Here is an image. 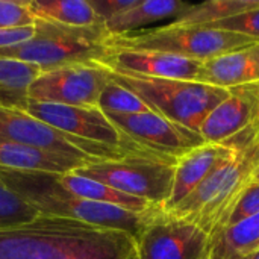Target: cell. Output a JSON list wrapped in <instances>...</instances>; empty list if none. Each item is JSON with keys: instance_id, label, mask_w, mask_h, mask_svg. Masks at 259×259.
Here are the masks:
<instances>
[{"instance_id": "cell-1", "label": "cell", "mask_w": 259, "mask_h": 259, "mask_svg": "<svg viewBox=\"0 0 259 259\" xmlns=\"http://www.w3.org/2000/svg\"><path fill=\"white\" fill-rule=\"evenodd\" d=\"M0 259H140L134 235L83 222L39 215L0 231Z\"/></svg>"}, {"instance_id": "cell-2", "label": "cell", "mask_w": 259, "mask_h": 259, "mask_svg": "<svg viewBox=\"0 0 259 259\" xmlns=\"http://www.w3.org/2000/svg\"><path fill=\"white\" fill-rule=\"evenodd\" d=\"M56 173L18 171L0 168V179L35 206L41 215L64 217L88 225L117 229L137 240L159 209L134 212L115 205L102 203L71 194L56 181Z\"/></svg>"}, {"instance_id": "cell-3", "label": "cell", "mask_w": 259, "mask_h": 259, "mask_svg": "<svg viewBox=\"0 0 259 259\" xmlns=\"http://www.w3.org/2000/svg\"><path fill=\"white\" fill-rule=\"evenodd\" d=\"M259 167V140L223 162L196 191L165 212L199 226L212 240L222 234ZM164 212V211H162Z\"/></svg>"}, {"instance_id": "cell-4", "label": "cell", "mask_w": 259, "mask_h": 259, "mask_svg": "<svg viewBox=\"0 0 259 259\" xmlns=\"http://www.w3.org/2000/svg\"><path fill=\"white\" fill-rule=\"evenodd\" d=\"M109 33L102 26L74 27L35 20V35L21 44L2 49L0 58L33 64L49 71L74 64L100 62L109 53Z\"/></svg>"}, {"instance_id": "cell-5", "label": "cell", "mask_w": 259, "mask_h": 259, "mask_svg": "<svg viewBox=\"0 0 259 259\" xmlns=\"http://www.w3.org/2000/svg\"><path fill=\"white\" fill-rule=\"evenodd\" d=\"M108 73L115 83L137 94L153 112L196 132H199L208 114L229 94V88L202 82L149 77L109 68Z\"/></svg>"}, {"instance_id": "cell-6", "label": "cell", "mask_w": 259, "mask_h": 259, "mask_svg": "<svg viewBox=\"0 0 259 259\" xmlns=\"http://www.w3.org/2000/svg\"><path fill=\"white\" fill-rule=\"evenodd\" d=\"M255 41L258 39L237 32L171 21L164 26L108 36L106 46L112 50H152L205 62Z\"/></svg>"}, {"instance_id": "cell-7", "label": "cell", "mask_w": 259, "mask_h": 259, "mask_svg": "<svg viewBox=\"0 0 259 259\" xmlns=\"http://www.w3.org/2000/svg\"><path fill=\"white\" fill-rule=\"evenodd\" d=\"M175 165L176 161L167 158L126 156L118 161L93 162L73 173L102 182L162 209L171 194Z\"/></svg>"}, {"instance_id": "cell-8", "label": "cell", "mask_w": 259, "mask_h": 259, "mask_svg": "<svg viewBox=\"0 0 259 259\" xmlns=\"http://www.w3.org/2000/svg\"><path fill=\"white\" fill-rule=\"evenodd\" d=\"M0 138L79 159L87 164L99 161H118L126 156H143L64 134L29 115L26 111L14 108H0Z\"/></svg>"}, {"instance_id": "cell-9", "label": "cell", "mask_w": 259, "mask_h": 259, "mask_svg": "<svg viewBox=\"0 0 259 259\" xmlns=\"http://www.w3.org/2000/svg\"><path fill=\"white\" fill-rule=\"evenodd\" d=\"M26 112L39 121L77 138L105 144L117 149L127 150L135 155L143 156H159L132 141L118 127H115L109 118L99 108H80V106H65L55 103H39L29 100ZM171 159V158H167ZM178 161V159H175Z\"/></svg>"}, {"instance_id": "cell-10", "label": "cell", "mask_w": 259, "mask_h": 259, "mask_svg": "<svg viewBox=\"0 0 259 259\" xmlns=\"http://www.w3.org/2000/svg\"><path fill=\"white\" fill-rule=\"evenodd\" d=\"M109 82L108 68L99 62L74 64L41 71L27 90L29 100L65 106L99 108V99Z\"/></svg>"}, {"instance_id": "cell-11", "label": "cell", "mask_w": 259, "mask_h": 259, "mask_svg": "<svg viewBox=\"0 0 259 259\" xmlns=\"http://www.w3.org/2000/svg\"><path fill=\"white\" fill-rule=\"evenodd\" d=\"M109 121L138 146L171 159H179L205 141L199 132L171 121L156 112L109 114Z\"/></svg>"}, {"instance_id": "cell-12", "label": "cell", "mask_w": 259, "mask_h": 259, "mask_svg": "<svg viewBox=\"0 0 259 259\" xmlns=\"http://www.w3.org/2000/svg\"><path fill=\"white\" fill-rule=\"evenodd\" d=\"M140 259H200L211 238L199 226L159 209L138 237Z\"/></svg>"}, {"instance_id": "cell-13", "label": "cell", "mask_w": 259, "mask_h": 259, "mask_svg": "<svg viewBox=\"0 0 259 259\" xmlns=\"http://www.w3.org/2000/svg\"><path fill=\"white\" fill-rule=\"evenodd\" d=\"M259 118V83L229 88L202 123L199 134L205 143H223Z\"/></svg>"}, {"instance_id": "cell-14", "label": "cell", "mask_w": 259, "mask_h": 259, "mask_svg": "<svg viewBox=\"0 0 259 259\" xmlns=\"http://www.w3.org/2000/svg\"><path fill=\"white\" fill-rule=\"evenodd\" d=\"M99 64L112 71L196 82L203 62L162 52L109 49L106 58Z\"/></svg>"}, {"instance_id": "cell-15", "label": "cell", "mask_w": 259, "mask_h": 259, "mask_svg": "<svg viewBox=\"0 0 259 259\" xmlns=\"http://www.w3.org/2000/svg\"><path fill=\"white\" fill-rule=\"evenodd\" d=\"M234 155L235 152L222 143H203L182 155L176 161L171 194L162 211L168 212L176 208Z\"/></svg>"}, {"instance_id": "cell-16", "label": "cell", "mask_w": 259, "mask_h": 259, "mask_svg": "<svg viewBox=\"0 0 259 259\" xmlns=\"http://www.w3.org/2000/svg\"><path fill=\"white\" fill-rule=\"evenodd\" d=\"M196 82L220 88L259 83V39L202 64Z\"/></svg>"}, {"instance_id": "cell-17", "label": "cell", "mask_w": 259, "mask_h": 259, "mask_svg": "<svg viewBox=\"0 0 259 259\" xmlns=\"http://www.w3.org/2000/svg\"><path fill=\"white\" fill-rule=\"evenodd\" d=\"M85 165L88 164L79 159L0 138V168L18 171L73 173Z\"/></svg>"}, {"instance_id": "cell-18", "label": "cell", "mask_w": 259, "mask_h": 259, "mask_svg": "<svg viewBox=\"0 0 259 259\" xmlns=\"http://www.w3.org/2000/svg\"><path fill=\"white\" fill-rule=\"evenodd\" d=\"M194 3L182 0H138L131 9L112 17L105 23L109 36L143 30L144 26L167 18L178 20L191 9Z\"/></svg>"}, {"instance_id": "cell-19", "label": "cell", "mask_w": 259, "mask_h": 259, "mask_svg": "<svg viewBox=\"0 0 259 259\" xmlns=\"http://www.w3.org/2000/svg\"><path fill=\"white\" fill-rule=\"evenodd\" d=\"M56 181L59 182L61 187H64L67 191L71 194H76L79 197L94 200V202H102V203H109L115 205L134 212H149L153 209H161L143 199L124 194L121 191H117L102 182L79 176L76 173H56Z\"/></svg>"}, {"instance_id": "cell-20", "label": "cell", "mask_w": 259, "mask_h": 259, "mask_svg": "<svg viewBox=\"0 0 259 259\" xmlns=\"http://www.w3.org/2000/svg\"><path fill=\"white\" fill-rule=\"evenodd\" d=\"M29 9L35 20L67 24L74 27H90L105 24L90 0H29Z\"/></svg>"}, {"instance_id": "cell-21", "label": "cell", "mask_w": 259, "mask_h": 259, "mask_svg": "<svg viewBox=\"0 0 259 259\" xmlns=\"http://www.w3.org/2000/svg\"><path fill=\"white\" fill-rule=\"evenodd\" d=\"M209 259H246L259 252V214L226 228L211 240Z\"/></svg>"}, {"instance_id": "cell-22", "label": "cell", "mask_w": 259, "mask_h": 259, "mask_svg": "<svg viewBox=\"0 0 259 259\" xmlns=\"http://www.w3.org/2000/svg\"><path fill=\"white\" fill-rule=\"evenodd\" d=\"M39 73L38 65L0 58V108L26 111L29 103L27 90Z\"/></svg>"}, {"instance_id": "cell-23", "label": "cell", "mask_w": 259, "mask_h": 259, "mask_svg": "<svg viewBox=\"0 0 259 259\" xmlns=\"http://www.w3.org/2000/svg\"><path fill=\"white\" fill-rule=\"evenodd\" d=\"M259 6V0H208L203 3H194L188 12H185L176 23L211 26L222 20L240 15Z\"/></svg>"}, {"instance_id": "cell-24", "label": "cell", "mask_w": 259, "mask_h": 259, "mask_svg": "<svg viewBox=\"0 0 259 259\" xmlns=\"http://www.w3.org/2000/svg\"><path fill=\"white\" fill-rule=\"evenodd\" d=\"M41 214L0 179V231L24 226Z\"/></svg>"}, {"instance_id": "cell-25", "label": "cell", "mask_w": 259, "mask_h": 259, "mask_svg": "<svg viewBox=\"0 0 259 259\" xmlns=\"http://www.w3.org/2000/svg\"><path fill=\"white\" fill-rule=\"evenodd\" d=\"M99 109L109 114H143L153 112L137 94L115 83L111 77L99 99Z\"/></svg>"}, {"instance_id": "cell-26", "label": "cell", "mask_w": 259, "mask_h": 259, "mask_svg": "<svg viewBox=\"0 0 259 259\" xmlns=\"http://www.w3.org/2000/svg\"><path fill=\"white\" fill-rule=\"evenodd\" d=\"M35 24L26 0H0V29H17Z\"/></svg>"}, {"instance_id": "cell-27", "label": "cell", "mask_w": 259, "mask_h": 259, "mask_svg": "<svg viewBox=\"0 0 259 259\" xmlns=\"http://www.w3.org/2000/svg\"><path fill=\"white\" fill-rule=\"evenodd\" d=\"M209 27L237 32V33H243V35L259 39V6L252 11L243 12L240 15L222 20L215 24H211Z\"/></svg>"}, {"instance_id": "cell-28", "label": "cell", "mask_w": 259, "mask_h": 259, "mask_svg": "<svg viewBox=\"0 0 259 259\" xmlns=\"http://www.w3.org/2000/svg\"><path fill=\"white\" fill-rule=\"evenodd\" d=\"M259 214V184L253 182L247 190L246 193L243 194V197L240 199V202L237 203L229 222H228V226H232L235 223H240L246 219H250L253 215H258Z\"/></svg>"}, {"instance_id": "cell-29", "label": "cell", "mask_w": 259, "mask_h": 259, "mask_svg": "<svg viewBox=\"0 0 259 259\" xmlns=\"http://www.w3.org/2000/svg\"><path fill=\"white\" fill-rule=\"evenodd\" d=\"M93 9L99 15V18L106 23L112 17L131 9L138 3V0H90Z\"/></svg>"}, {"instance_id": "cell-30", "label": "cell", "mask_w": 259, "mask_h": 259, "mask_svg": "<svg viewBox=\"0 0 259 259\" xmlns=\"http://www.w3.org/2000/svg\"><path fill=\"white\" fill-rule=\"evenodd\" d=\"M35 35V24L17 29H0V50L29 41Z\"/></svg>"}, {"instance_id": "cell-31", "label": "cell", "mask_w": 259, "mask_h": 259, "mask_svg": "<svg viewBox=\"0 0 259 259\" xmlns=\"http://www.w3.org/2000/svg\"><path fill=\"white\" fill-rule=\"evenodd\" d=\"M209 249H211V246H209ZM209 249H208V252H206V253H205V255H203V256H202L200 259H209V258H211V250H209Z\"/></svg>"}, {"instance_id": "cell-32", "label": "cell", "mask_w": 259, "mask_h": 259, "mask_svg": "<svg viewBox=\"0 0 259 259\" xmlns=\"http://www.w3.org/2000/svg\"><path fill=\"white\" fill-rule=\"evenodd\" d=\"M253 182L259 184V167H258V170H256V173H255V176H253Z\"/></svg>"}, {"instance_id": "cell-33", "label": "cell", "mask_w": 259, "mask_h": 259, "mask_svg": "<svg viewBox=\"0 0 259 259\" xmlns=\"http://www.w3.org/2000/svg\"><path fill=\"white\" fill-rule=\"evenodd\" d=\"M246 259H259V252L256 253H253V255H250V256H247Z\"/></svg>"}]
</instances>
